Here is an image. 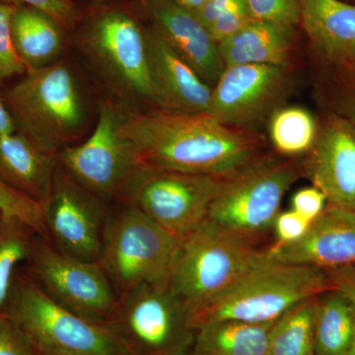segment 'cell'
<instances>
[{"instance_id": "cell-1", "label": "cell", "mask_w": 355, "mask_h": 355, "mask_svg": "<svg viewBox=\"0 0 355 355\" xmlns=\"http://www.w3.org/2000/svg\"><path fill=\"white\" fill-rule=\"evenodd\" d=\"M123 130L151 169L231 177L263 155L261 141L209 113L128 112Z\"/></svg>"}, {"instance_id": "cell-2", "label": "cell", "mask_w": 355, "mask_h": 355, "mask_svg": "<svg viewBox=\"0 0 355 355\" xmlns=\"http://www.w3.org/2000/svg\"><path fill=\"white\" fill-rule=\"evenodd\" d=\"M330 291L324 270L277 263L266 253L227 289L193 311L191 326L196 330L218 321L275 323L299 303Z\"/></svg>"}, {"instance_id": "cell-3", "label": "cell", "mask_w": 355, "mask_h": 355, "mask_svg": "<svg viewBox=\"0 0 355 355\" xmlns=\"http://www.w3.org/2000/svg\"><path fill=\"white\" fill-rule=\"evenodd\" d=\"M1 314L35 355H132L111 324L90 321L58 304L19 268Z\"/></svg>"}, {"instance_id": "cell-4", "label": "cell", "mask_w": 355, "mask_h": 355, "mask_svg": "<svg viewBox=\"0 0 355 355\" xmlns=\"http://www.w3.org/2000/svg\"><path fill=\"white\" fill-rule=\"evenodd\" d=\"M1 97L17 132L51 155L69 146L85 125L83 95L64 64L27 70Z\"/></svg>"}, {"instance_id": "cell-5", "label": "cell", "mask_w": 355, "mask_h": 355, "mask_svg": "<svg viewBox=\"0 0 355 355\" xmlns=\"http://www.w3.org/2000/svg\"><path fill=\"white\" fill-rule=\"evenodd\" d=\"M205 219L178 240L168 284L191 313L227 289L266 254V248Z\"/></svg>"}, {"instance_id": "cell-6", "label": "cell", "mask_w": 355, "mask_h": 355, "mask_svg": "<svg viewBox=\"0 0 355 355\" xmlns=\"http://www.w3.org/2000/svg\"><path fill=\"white\" fill-rule=\"evenodd\" d=\"M305 174L304 160L263 154L233 176L210 205L207 219L260 244L280 212L282 198Z\"/></svg>"}, {"instance_id": "cell-7", "label": "cell", "mask_w": 355, "mask_h": 355, "mask_svg": "<svg viewBox=\"0 0 355 355\" xmlns=\"http://www.w3.org/2000/svg\"><path fill=\"white\" fill-rule=\"evenodd\" d=\"M110 214L98 263L120 298L144 284H165L178 238L160 227L135 205Z\"/></svg>"}, {"instance_id": "cell-8", "label": "cell", "mask_w": 355, "mask_h": 355, "mask_svg": "<svg viewBox=\"0 0 355 355\" xmlns=\"http://www.w3.org/2000/svg\"><path fill=\"white\" fill-rule=\"evenodd\" d=\"M125 113L103 103L92 135L58 154V165L76 183L104 200L125 202L144 165L123 130Z\"/></svg>"}, {"instance_id": "cell-9", "label": "cell", "mask_w": 355, "mask_h": 355, "mask_svg": "<svg viewBox=\"0 0 355 355\" xmlns=\"http://www.w3.org/2000/svg\"><path fill=\"white\" fill-rule=\"evenodd\" d=\"M109 324L132 355H182L195 336L190 311L168 282L123 294Z\"/></svg>"}, {"instance_id": "cell-10", "label": "cell", "mask_w": 355, "mask_h": 355, "mask_svg": "<svg viewBox=\"0 0 355 355\" xmlns=\"http://www.w3.org/2000/svg\"><path fill=\"white\" fill-rule=\"evenodd\" d=\"M25 272L53 300L97 323L113 319L119 297L98 261L79 260L35 236Z\"/></svg>"}, {"instance_id": "cell-11", "label": "cell", "mask_w": 355, "mask_h": 355, "mask_svg": "<svg viewBox=\"0 0 355 355\" xmlns=\"http://www.w3.org/2000/svg\"><path fill=\"white\" fill-rule=\"evenodd\" d=\"M229 177L151 169L144 166L127 200L168 233L180 238L207 218Z\"/></svg>"}, {"instance_id": "cell-12", "label": "cell", "mask_w": 355, "mask_h": 355, "mask_svg": "<svg viewBox=\"0 0 355 355\" xmlns=\"http://www.w3.org/2000/svg\"><path fill=\"white\" fill-rule=\"evenodd\" d=\"M84 48L105 76L130 97L155 104L146 29L121 10L104 11L87 26Z\"/></svg>"}, {"instance_id": "cell-13", "label": "cell", "mask_w": 355, "mask_h": 355, "mask_svg": "<svg viewBox=\"0 0 355 355\" xmlns=\"http://www.w3.org/2000/svg\"><path fill=\"white\" fill-rule=\"evenodd\" d=\"M111 209L58 166L50 198L44 203L46 239L62 253L98 261Z\"/></svg>"}, {"instance_id": "cell-14", "label": "cell", "mask_w": 355, "mask_h": 355, "mask_svg": "<svg viewBox=\"0 0 355 355\" xmlns=\"http://www.w3.org/2000/svg\"><path fill=\"white\" fill-rule=\"evenodd\" d=\"M287 86L286 65L225 67L212 87L209 114L228 127H253L280 108Z\"/></svg>"}, {"instance_id": "cell-15", "label": "cell", "mask_w": 355, "mask_h": 355, "mask_svg": "<svg viewBox=\"0 0 355 355\" xmlns=\"http://www.w3.org/2000/svg\"><path fill=\"white\" fill-rule=\"evenodd\" d=\"M304 167L328 205L355 211V128L349 121L329 114Z\"/></svg>"}, {"instance_id": "cell-16", "label": "cell", "mask_w": 355, "mask_h": 355, "mask_svg": "<svg viewBox=\"0 0 355 355\" xmlns=\"http://www.w3.org/2000/svg\"><path fill=\"white\" fill-rule=\"evenodd\" d=\"M270 260L321 270L355 265V211L327 205L302 239L282 247L268 246Z\"/></svg>"}, {"instance_id": "cell-17", "label": "cell", "mask_w": 355, "mask_h": 355, "mask_svg": "<svg viewBox=\"0 0 355 355\" xmlns=\"http://www.w3.org/2000/svg\"><path fill=\"white\" fill-rule=\"evenodd\" d=\"M153 27L187 64L214 87L225 69L219 44L197 14L173 0H146Z\"/></svg>"}, {"instance_id": "cell-18", "label": "cell", "mask_w": 355, "mask_h": 355, "mask_svg": "<svg viewBox=\"0 0 355 355\" xmlns=\"http://www.w3.org/2000/svg\"><path fill=\"white\" fill-rule=\"evenodd\" d=\"M155 105L172 113L210 111L212 87L151 27L146 29Z\"/></svg>"}, {"instance_id": "cell-19", "label": "cell", "mask_w": 355, "mask_h": 355, "mask_svg": "<svg viewBox=\"0 0 355 355\" xmlns=\"http://www.w3.org/2000/svg\"><path fill=\"white\" fill-rule=\"evenodd\" d=\"M300 23L313 49L333 69L355 58V6L340 0H298Z\"/></svg>"}, {"instance_id": "cell-20", "label": "cell", "mask_w": 355, "mask_h": 355, "mask_svg": "<svg viewBox=\"0 0 355 355\" xmlns=\"http://www.w3.org/2000/svg\"><path fill=\"white\" fill-rule=\"evenodd\" d=\"M58 166V156L44 153L22 133L0 137V180L26 197L44 205Z\"/></svg>"}, {"instance_id": "cell-21", "label": "cell", "mask_w": 355, "mask_h": 355, "mask_svg": "<svg viewBox=\"0 0 355 355\" xmlns=\"http://www.w3.org/2000/svg\"><path fill=\"white\" fill-rule=\"evenodd\" d=\"M64 31L57 21L43 11L24 6L12 7L11 42L27 70L55 64L64 49Z\"/></svg>"}, {"instance_id": "cell-22", "label": "cell", "mask_w": 355, "mask_h": 355, "mask_svg": "<svg viewBox=\"0 0 355 355\" xmlns=\"http://www.w3.org/2000/svg\"><path fill=\"white\" fill-rule=\"evenodd\" d=\"M275 323L218 321L202 324L196 328L191 355H266Z\"/></svg>"}, {"instance_id": "cell-23", "label": "cell", "mask_w": 355, "mask_h": 355, "mask_svg": "<svg viewBox=\"0 0 355 355\" xmlns=\"http://www.w3.org/2000/svg\"><path fill=\"white\" fill-rule=\"evenodd\" d=\"M355 324V308L338 292L318 297L314 318L315 355H347Z\"/></svg>"}, {"instance_id": "cell-24", "label": "cell", "mask_w": 355, "mask_h": 355, "mask_svg": "<svg viewBox=\"0 0 355 355\" xmlns=\"http://www.w3.org/2000/svg\"><path fill=\"white\" fill-rule=\"evenodd\" d=\"M318 297L299 303L273 324L266 355H315L314 318Z\"/></svg>"}, {"instance_id": "cell-25", "label": "cell", "mask_w": 355, "mask_h": 355, "mask_svg": "<svg viewBox=\"0 0 355 355\" xmlns=\"http://www.w3.org/2000/svg\"><path fill=\"white\" fill-rule=\"evenodd\" d=\"M319 125L308 110L301 107H280L268 121V135L277 153L299 157L310 153L316 142Z\"/></svg>"}, {"instance_id": "cell-26", "label": "cell", "mask_w": 355, "mask_h": 355, "mask_svg": "<svg viewBox=\"0 0 355 355\" xmlns=\"http://www.w3.org/2000/svg\"><path fill=\"white\" fill-rule=\"evenodd\" d=\"M37 234L18 217L0 211V316L14 275L27 259Z\"/></svg>"}, {"instance_id": "cell-27", "label": "cell", "mask_w": 355, "mask_h": 355, "mask_svg": "<svg viewBox=\"0 0 355 355\" xmlns=\"http://www.w3.org/2000/svg\"><path fill=\"white\" fill-rule=\"evenodd\" d=\"M0 211L18 217L31 226L42 237L46 238L44 205L26 197L19 191L13 190L0 180Z\"/></svg>"}, {"instance_id": "cell-28", "label": "cell", "mask_w": 355, "mask_h": 355, "mask_svg": "<svg viewBox=\"0 0 355 355\" xmlns=\"http://www.w3.org/2000/svg\"><path fill=\"white\" fill-rule=\"evenodd\" d=\"M12 7L0 3V84L27 71L24 64L16 55L11 42L10 15Z\"/></svg>"}, {"instance_id": "cell-29", "label": "cell", "mask_w": 355, "mask_h": 355, "mask_svg": "<svg viewBox=\"0 0 355 355\" xmlns=\"http://www.w3.org/2000/svg\"><path fill=\"white\" fill-rule=\"evenodd\" d=\"M254 19L295 26L300 23L298 0H245Z\"/></svg>"}, {"instance_id": "cell-30", "label": "cell", "mask_w": 355, "mask_h": 355, "mask_svg": "<svg viewBox=\"0 0 355 355\" xmlns=\"http://www.w3.org/2000/svg\"><path fill=\"white\" fill-rule=\"evenodd\" d=\"M333 69L335 83L331 94V113L342 116L355 128V71Z\"/></svg>"}, {"instance_id": "cell-31", "label": "cell", "mask_w": 355, "mask_h": 355, "mask_svg": "<svg viewBox=\"0 0 355 355\" xmlns=\"http://www.w3.org/2000/svg\"><path fill=\"white\" fill-rule=\"evenodd\" d=\"M7 6L33 7L50 15L64 30H70L78 20V10L72 0H0Z\"/></svg>"}, {"instance_id": "cell-32", "label": "cell", "mask_w": 355, "mask_h": 355, "mask_svg": "<svg viewBox=\"0 0 355 355\" xmlns=\"http://www.w3.org/2000/svg\"><path fill=\"white\" fill-rule=\"evenodd\" d=\"M253 20V14L250 11L246 1L243 0L221 13L209 26V29L212 37L219 44L241 31L243 28Z\"/></svg>"}, {"instance_id": "cell-33", "label": "cell", "mask_w": 355, "mask_h": 355, "mask_svg": "<svg viewBox=\"0 0 355 355\" xmlns=\"http://www.w3.org/2000/svg\"><path fill=\"white\" fill-rule=\"evenodd\" d=\"M311 223L312 222L307 220L294 210L279 212L272 226L275 242L270 246H286L299 241L307 233Z\"/></svg>"}, {"instance_id": "cell-34", "label": "cell", "mask_w": 355, "mask_h": 355, "mask_svg": "<svg viewBox=\"0 0 355 355\" xmlns=\"http://www.w3.org/2000/svg\"><path fill=\"white\" fill-rule=\"evenodd\" d=\"M327 205L328 202L324 193L313 186L311 188L301 189L293 196L291 209L307 220L313 222L321 216Z\"/></svg>"}, {"instance_id": "cell-35", "label": "cell", "mask_w": 355, "mask_h": 355, "mask_svg": "<svg viewBox=\"0 0 355 355\" xmlns=\"http://www.w3.org/2000/svg\"><path fill=\"white\" fill-rule=\"evenodd\" d=\"M0 355H35L24 336L3 315L0 316Z\"/></svg>"}, {"instance_id": "cell-36", "label": "cell", "mask_w": 355, "mask_h": 355, "mask_svg": "<svg viewBox=\"0 0 355 355\" xmlns=\"http://www.w3.org/2000/svg\"><path fill=\"white\" fill-rule=\"evenodd\" d=\"M331 291L338 292L355 307V265L324 270Z\"/></svg>"}, {"instance_id": "cell-37", "label": "cell", "mask_w": 355, "mask_h": 355, "mask_svg": "<svg viewBox=\"0 0 355 355\" xmlns=\"http://www.w3.org/2000/svg\"><path fill=\"white\" fill-rule=\"evenodd\" d=\"M240 1L243 0H205L196 14L203 24L209 28L221 13Z\"/></svg>"}, {"instance_id": "cell-38", "label": "cell", "mask_w": 355, "mask_h": 355, "mask_svg": "<svg viewBox=\"0 0 355 355\" xmlns=\"http://www.w3.org/2000/svg\"><path fill=\"white\" fill-rule=\"evenodd\" d=\"M15 132H17V128H16L12 116L0 96V137Z\"/></svg>"}, {"instance_id": "cell-39", "label": "cell", "mask_w": 355, "mask_h": 355, "mask_svg": "<svg viewBox=\"0 0 355 355\" xmlns=\"http://www.w3.org/2000/svg\"><path fill=\"white\" fill-rule=\"evenodd\" d=\"M173 1L196 13L202 6L205 0H173Z\"/></svg>"}, {"instance_id": "cell-40", "label": "cell", "mask_w": 355, "mask_h": 355, "mask_svg": "<svg viewBox=\"0 0 355 355\" xmlns=\"http://www.w3.org/2000/svg\"><path fill=\"white\" fill-rule=\"evenodd\" d=\"M347 355H355V324H354V338H352V345H350L349 352H347Z\"/></svg>"}, {"instance_id": "cell-41", "label": "cell", "mask_w": 355, "mask_h": 355, "mask_svg": "<svg viewBox=\"0 0 355 355\" xmlns=\"http://www.w3.org/2000/svg\"><path fill=\"white\" fill-rule=\"evenodd\" d=\"M331 69H333V67H331ZM338 69H343L352 70V71H355V58L354 60H352V62H349V64L345 65V67H338Z\"/></svg>"}, {"instance_id": "cell-42", "label": "cell", "mask_w": 355, "mask_h": 355, "mask_svg": "<svg viewBox=\"0 0 355 355\" xmlns=\"http://www.w3.org/2000/svg\"><path fill=\"white\" fill-rule=\"evenodd\" d=\"M140 2H141V3H146V0H139Z\"/></svg>"}]
</instances>
